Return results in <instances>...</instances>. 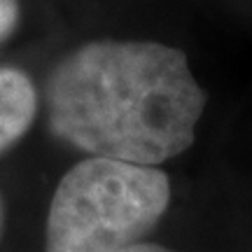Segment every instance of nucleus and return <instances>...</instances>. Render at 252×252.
Returning <instances> with one entry per match:
<instances>
[{"label": "nucleus", "mask_w": 252, "mask_h": 252, "mask_svg": "<svg viewBox=\"0 0 252 252\" xmlns=\"http://www.w3.org/2000/svg\"><path fill=\"white\" fill-rule=\"evenodd\" d=\"M171 203V180L157 166L89 157L56 187L45 252H122L143 243Z\"/></svg>", "instance_id": "f03ea898"}, {"label": "nucleus", "mask_w": 252, "mask_h": 252, "mask_svg": "<svg viewBox=\"0 0 252 252\" xmlns=\"http://www.w3.org/2000/svg\"><path fill=\"white\" fill-rule=\"evenodd\" d=\"M0 220H2V203H0Z\"/></svg>", "instance_id": "423d86ee"}, {"label": "nucleus", "mask_w": 252, "mask_h": 252, "mask_svg": "<svg viewBox=\"0 0 252 252\" xmlns=\"http://www.w3.org/2000/svg\"><path fill=\"white\" fill-rule=\"evenodd\" d=\"M208 96L185 52L150 40H94L45 87L47 128L89 157L159 166L194 145Z\"/></svg>", "instance_id": "f257e3e1"}, {"label": "nucleus", "mask_w": 252, "mask_h": 252, "mask_svg": "<svg viewBox=\"0 0 252 252\" xmlns=\"http://www.w3.org/2000/svg\"><path fill=\"white\" fill-rule=\"evenodd\" d=\"M122 252H175V250H171V248H163V245H157V243H138V245H133V248H126V250H122Z\"/></svg>", "instance_id": "39448f33"}, {"label": "nucleus", "mask_w": 252, "mask_h": 252, "mask_svg": "<svg viewBox=\"0 0 252 252\" xmlns=\"http://www.w3.org/2000/svg\"><path fill=\"white\" fill-rule=\"evenodd\" d=\"M19 17H21L19 0H0V45L17 31Z\"/></svg>", "instance_id": "20e7f679"}, {"label": "nucleus", "mask_w": 252, "mask_h": 252, "mask_svg": "<svg viewBox=\"0 0 252 252\" xmlns=\"http://www.w3.org/2000/svg\"><path fill=\"white\" fill-rule=\"evenodd\" d=\"M37 89L28 72L14 65L0 68V152L19 143L37 117Z\"/></svg>", "instance_id": "7ed1b4c3"}]
</instances>
